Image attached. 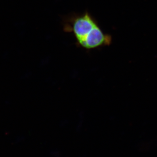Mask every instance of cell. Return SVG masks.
I'll list each match as a JSON object with an SVG mask.
<instances>
[{
	"label": "cell",
	"instance_id": "cell-1",
	"mask_svg": "<svg viewBox=\"0 0 157 157\" xmlns=\"http://www.w3.org/2000/svg\"><path fill=\"white\" fill-rule=\"evenodd\" d=\"M62 25L64 31L71 33L78 47L84 50H95L112 44V36L103 31L97 20L87 11L67 16L64 18Z\"/></svg>",
	"mask_w": 157,
	"mask_h": 157
}]
</instances>
